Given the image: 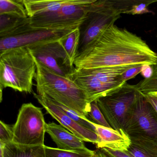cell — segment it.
I'll use <instances>...</instances> for the list:
<instances>
[{
	"label": "cell",
	"mask_w": 157,
	"mask_h": 157,
	"mask_svg": "<svg viewBox=\"0 0 157 157\" xmlns=\"http://www.w3.org/2000/svg\"><path fill=\"white\" fill-rule=\"evenodd\" d=\"M78 27L59 29H37L31 27L30 18L12 33L0 38V53L20 47L34 48L66 38Z\"/></svg>",
	"instance_id": "cell-6"
},
{
	"label": "cell",
	"mask_w": 157,
	"mask_h": 157,
	"mask_svg": "<svg viewBox=\"0 0 157 157\" xmlns=\"http://www.w3.org/2000/svg\"><path fill=\"white\" fill-rule=\"evenodd\" d=\"M139 92L137 85L126 82L121 88L96 101L112 128L124 129L127 117Z\"/></svg>",
	"instance_id": "cell-8"
},
{
	"label": "cell",
	"mask_w": 157,
	"mask_h": 157,
	"mask_svg": "<svg viewBox=\"0 0 157 157\" xmlns=\"http://www.w3.org/2000/svg\"><path fill=\"white\" fill-rule=\"evenodd\" d=\"M46 157H95V151H69L45 146Z\"/></svg>",
	"instance_id": "cell-19"
},
{
	"label": "cell",
	"mask_w": 157,
	"mask_h": 157,
	"mask_svg": "<svg viewBox=\"0 0 157 157\" xmlns=\"http://www.w3.org/2000/svg\"><path fill=\"white\" fill-rule=\"evenodd\" d=\"M152 68L151 76L148 78H144L136 84L140 92L147 93L157 92V65Z\"/></svg>",
	"instance_id": "cell-22"
},
{
	"label": "cell",
	"mask_w": 157,
	"mask_h": 157,
	"mask_svg": "<svg viewBox=\"0 0 157 157\" xmlns=\"http://www.w3.org/2000/svg\"><path fill=\"white\" fill-rule=\"evenodd\" d=\"M34 59L36 94H45L88 118L90 103L84 91L67 77L49 69L35 57Z\"/></svg>",
	"instance_id": "cell-2"
},
{
	"label": "cell",
	"mask_w": 157,
	"mask_h": 157,
	"mask_svg": "<svg viewBox=\"0 0 157 157\" xmlns=\"http://www.w3.org/2000/svg\"><path fill=\"white\" fill-rule=\"evenodd\" d=\"M36 71L34 57L28 48H17L0 53L1 102L2 90L8 87L32 93Z\"/></svg>",
	"instance_id": "cell-4"
},
{
	"label": "cell",
	"mask_w": 157,
	"mask_h": 157,
	"mask_svg": "<svg viewBox=\"0 0 157 157\" xmlns=\"http://www.w3.org/2000/svg\"><path fill=\"white\" fill-rule=\"evenodd\" d=\"M3 14L21 19L28 18L21 0H0V15Z\"/></svg>",
	"instance_id": "cell-18"
},
{
	"label": "cell",
	"mask_w": 157,
	"mask_h": 157,
	"mask_svg": "<svg viewBox=\"0 0 157 157\" xmlns=\"http://www.w3.org/2000/svg\"><path fill=\"white\" fill-rule=\"evenodd\" d=\"M130 67L97 68L73 70L67 78L84 91L90 103L121 88L125 82L123 73Z\"/></svg>",
	"instance_id": "cell-5"
},
{
	"label": "cell",
	"mask_w": 157,
	"mask_h": 157,
	"mask_svg": "<svg viewBox=\"0 0 157 157\" xmlns=\"http://www.w3.org/2000/svg\"><path fill=\"white\" fill-rule=\"evenodd\" d=\"M101 149L103 151L112 157H132L125 151L115 150L107 148H103Z\"/></svg>",
	"instance_id": "cell-28"
},
{
	"label": "cell",
	"mask_w": 157,
	"mask_h": 157,
	"mask_svg": "<svg viewBox=\"0 0 157 157\" xmlns=\"http://www.w3.org/2000/svg\"><path fill=\"white\" fill-rule=\"evenodd\" d=\"M151 67L152 66H149V65L143 66L141 73V75L144 78H148L152 75L153 68Z\"/></svg>",
	"instance_id": "cell-29"
},
{
	"label": "cell",
	"mask_w": 157,
	"mask_h": 157,
	"mask_svg": "<svg viewBox=\"0 0 157 157\" xmlns=\"http://www.w3.org/2000/svg\"><path fill=\"white\" fill-rule=\"evenodd\" d=\"M99 125L107 128H112L109 123L106 121L104 116L103 114L98 106L96 101L90 103V111L88 113V119Z\"/></svg>",
	"instance_id": "cell-23"
},
{
	"label": "cell",
	"mask_w": 157,
	"mask_h": 157,
	"mask_svg": "<svg viewBox=\"0 0 157 157\" xmlns=\"http://www.w3.org/2000/svg\"><path fill=\"white\" fill-rule=\"evenodd\" d=\"M95 0H80L78 3L62 7L56 11L30 18L31 27L37 29H59L79 27L90 5Z\"/></svg>",
	"instance_id": "cell-10"
},
{
	"label": "cell",
	"mask_w": 157,
	"mask_h": 157,
	"mask_svg": "<svg viewBox=\"0 0 157 157\" xmlns=\"http://www.w3.org/2000/svg\"><path fill=\"white\" fill-rule=\"evenodd\" d=\"M44 146H25L10 142L3 146L4 157H46Z\"/></svg>",
	"instance_id": "cell-16"
},
{
	"label": "cell",
	"mask_w": 157,
	"mask_h": 157,
	"mask_svg": "<svg viewBox=\"0 0 157 157\" xmlns=\"http://www.w3.org/2000/svg\"><path fill=\"white\" fill-rule=\"evenodd\" d=\"M125 151L132 157H157V156L131 143L127 150Z\"/></svg>",
	"instance_id": "cell-26"
},
{
	"label": "cell",
	"mask_w": 157,
	"mask_h": 157,
	"mask_svg": "<svg viewBox=\"0 0 157 157\" xmlns=\"http://www.w3.org/2000/svg\"><path fill=\"white\" fill-rule=\"evenodd\" d=\"M56 105H57L61 110L63 111L66 115L69 117H70L72 120L79 124L81 125L82 126L84 127L89 128L92 131H94V126L92 124V121L87 117L82 115L75 110H72L63 105L57 102L56 101L52 99ZM95 132V131H94Z\"/></svg>",
	"instance_id": "cell-21"
},
{
	"label": "cell",
	"mask_w": 157,
	"mask_h": 157,
	"mask_svg": "<svg viewBox=\"0 0 157 157\" xmlns=\"http://www.w3.org/2000/svg\"><path fill=\"white\" fill-rule=\"evenodd\" d=\"M26 19H21L5 14L0 15V38L4 37L15 31L25 22Z\"/></svg>",
	"instance_id": "cell-20"
},
{
	"label": "cell",
	"mask_w": 157,
	"mask_h": 157,
	"mask_svg": "<svg viewBox=\"0 0 157 157\" xmlns=\"http://www.w3.org/2000/svg\"><path fill=\"white\" fill-rule=\"evenodd\" d=\"M80 37V33L78 27L71 33L63 41V46L68 61L72 67H74V61L78 55Z\"/></svg>",
	"instance_id": "cell-17"
},
{
	"label": "cell",
	"mask_w": 157,
	"mask_h": 157,
	"mask_svg": "<svg viewBox=\"0 0 157 157\" xmlns=\"http://www.w3.org/2000/svg\"><path fill=\"white\" fill-rule=\"evenodd\" d=\"M143 67V66H141L131 68L125 71L121 76L123 80L125 82H127V81L128 80L133 78L137 75L141 73Z\"/></svg>",
	"instance_id": "cell-27"
},
{
	"label": "cell",
	"mask_w": 157,
	"mask_h": 157,
	"mask_svg": "<svg viewBox=\"0 0 157 157\" xmlns=\"http://www.w3.org/2000/svg\"><path fill=\"white\" fill-rule=\"evenodd\" d=\"M92 124L100 139V142L97 145L98 149L107 148L125 151L130 146L131 140L124 129L117 130L112 128L99 125L93 122Z\"/></svg>",
	"instance_id": "cell-13"
},
{
	"label": "cell",
	"mask_w": 157,
	"mask_h": 157,
	"mask_svg": "<svg viewBox=\"0 0 157 157\" xmlns=\"http://www.w3.org/2000/svg\"><path fill=\"white\" fill-rule=\"evenodd\" d=\"M46 124L42 108L32 103L23 104L13 125V142L25 146H44Z\"/></svg>",
	"instance_id": "cell-7"
},
{
	"label": "cell",
	"mask_w": 157,
	"mask_h": 157,
	"mask_svg": "<svg viewBox=\"0 0 157 157\" xmlns=\"http://www.w3.org/2000/svg\"><path fill=\"white\" fill-rule=\"evenodd\" d=\"M34 96L45 109L48 113L55 118L63 127L76 135L84 142H90L96 145L99 144L100 139L94 131L81 125L69 117L55 104L50 97L45 94L39 95L34 93Z\"/></svg>",
	"instance_id": "cell-12"
},
{
	"label": "cell",
	"mask_w": 157,
	"mask_h": 157,
	"mask_svg": "<svg viewBox=\"0 0 157 157\" xmlns=\"http://www.w3.org/2000/svg\"><path fill=\"white\" fill-rule=\"evenodd\" d=\"M29 18L44 13L53 12L64 6L78 3L80 0L39 1L21 0Z\"/></svg>",
	"instance_id": "cell-15"
},
{
	"label": "cell",
	"mask_w": 157,
	"mask_h": 157,
	"mask_svg": "<svg viewBox=\"0 0 157 157\" xmlns=\"http://www.w3.org/2000/svg\"><path fill=\"white\" fill-rule=\"evenodd\" d=\"M13 125L0 121V143L5 145L13 142Z\"/></svg>",
	"instance_id": "cell-25"
},
{
	"label": "cell",
	"mask_w": 157,
	"mask_h": 157,
	"mask_svg": "<svg viewBox=\"0 0 157 157\" xmlns=\"http://www.w3.org/2000/svg\"><path fill=\"white\" fill-rule=\"evenodd\" d=\"M46 133L56 143L57 148L69 151H88L84 141L60 124L47 123Z\"/></svg>",
	"instance_id": "cell-14"
},
{
	"label": "cell",
	"mask_w": 157,
	"mask_h": 157,
	"mask_svg": "<svg viewBox=\"0 0 157 157\" xmlns=\"http://www.w3.org/2000/svg\"><path fill=\"white\" fill-rule=\"evenodd\" d=\"M144 65H157V53L141 37L115 25L77 56L74 63L77 69Z\"/></svg>",
	"instance_id": "cell-1"
},
{
	"label": "cell",
	"mask_w": 157,
	"mask_h": 157,
	"mask_svg": "<svg viewBox=\"0 0 157 157\" xmlns=\"http://www.w3.org/2000/svg\"><path fill=\"white\" fill-rule=\"evenodd\" d=\"M157 2V1H146V0H138L136 4L133 5L130 10L126 14L130 15H140L145 13H152L148 9V6L151 4Z\"/></svg>",
	"instance_id": "cell-24"
},
{
	"label": "cell",
	"mask_w": 157,
	"mask_h": 157,
	"mask_svg": "<svg viewBox=\"0 0 157 157\" xmlns=\"http://www.w3.org/2000/svg\"><path fill=\"white\" fill-rule=\"evenodd\" d=\"M95 157H112L109 154L105 152L104 151L101 149H98L95 151Z\"/></svg>",
	"instance_id": "cell-30"
},
{
	"label": "cell",
	"mask_w": 157,
	"mask_h": 157,
	"mask_svg": "<svg viewBox=\"0 0 157 157\" xmlns=\"http://www.w3.org/2000/svg\"><path fill=\"white\" fill-rule=\"evenodd\" d=\"M138 1L128 0H95L90 6L79 27L80 37L78 55L90 46L103 33Z\"/></svg>",
	"instance_id": "cell-3"
},
{
	"label": "cell",
	"mask_w": 157,
	"mask_h": 157,
	"mask_svg": "<svg viewBox=\"0 0 157 157\" xmlns=\"http://www.w3.org/2000/svg\"><path fill=\"white\" fill-rule=\"evenodd\" d=\"M124 130L129 137L157 141V113L140 91L127 117Z\"/></svg>",
	"instance_id": "cell-9"
},
{
	"label": "cell",
	"mask_w": 157,
	"mask_h": 157,
	"mask_svg": "<svg viewBox=\"0 0 157 157\" xmlns=\"http://www.w3.org/2000/svg\"><path fill=\"white\" fill-rule=\"evenodd\" d=\"M64 39L30 49L34 56L47 67L67 78L74 67L68 61L63 46Z\"/></svg>",
	"instance_id": "cell-11"
},
{
	"label": "cell",
	"mask_w": 157,
	"mask_h": 157,
	"mask_svg": "<svg viewBox=\"0 0 157 157\" xmlns=\"http://www.w3.org/2000/svg\"><path fill=\"white\" fill-rule=\"evenodd\" d=\"M4 145L0 143V157H4L3 153V146Z\"/></svg>",
	"instance_id": "cell-31"
}]
</instances>
